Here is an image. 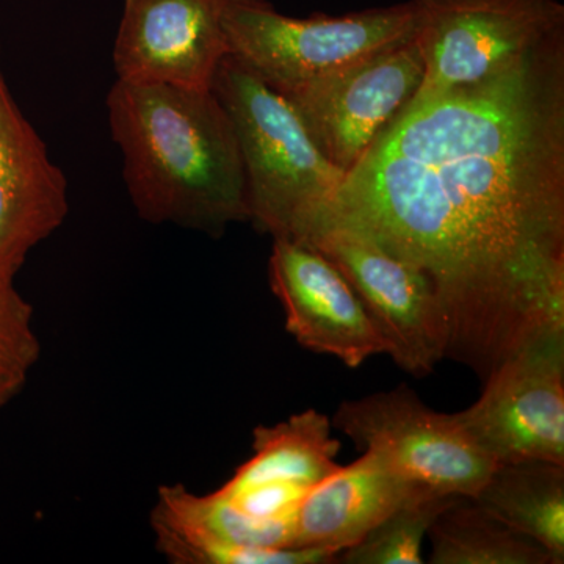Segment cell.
Segmentation results:
<instances>
[{
	"label": "cell",
	"instance_id": "ffe728a7",
	"mask_svg": "<svg viewBox=\"0 0 564 564\" xmlns=\"http://www.w3.org/2000/svg\"><path fill=\"white\" fill-rule=\"evenodd\" d=\"M24 383L25 378L14 377V375H0V406L9 402L11 397L17 395Z\"/></svg>",
	"mask_w": 564,
	"mask_h": 564
},
{
	"label": "cell",
	"instance_id": "d6986e66",
	"mask_svg": "<svg viewBox=\"0 0 564 564\" xmlns=\"http://www.w3.org/2000/svg\"><path fill=\"white\" fill-rule=\"evenodd\" d=\"M40 356L32 325V307L14 289L0 280V375L28 378Z\"/></svg>",
	"mask_w": 564,
	"mask_h": 564
},
{
	"label": "cell",
	"instance_id": "9c48e42d",
	"mask_svg": "<svg viewBox=\"0 0 564 564\" xmlns=\"http://www.w3.org/2000/svg\"><path fill=\"white\" fill-rule=\"evenodd\" d=\"M422 79L421 51L413 39L282 96L318 151L348 174L413 101Z\"/></svg>",
	"mask_w": 564,
	"mask_h": 564
},
{
	"label": "cell",
	"instance_id": "3957f363",
	"mask_svg": "<svg viewBox=\"0 0 564 564\" xmlns=\"http://www.w3.org/2000/svg\"><path fill=\"white\" fill-rule=\"evenodd\" d=\"M212 91L239 140L250 221L273 240L299 242L347 174L318 151L292 104L231 54L218 66Z\"/></svg>",
	"mask_w": 564,
	"mask_h": 564
},
{
	"label": "cell",
	"instance_id": "ac0fdd59",
	"mask_svg": "<svg viewBox=\"0 0 564 564\" xmlns=\"http://www.w3.org/2000/svg\"><path fill=\"white\" fill-rule=\"evenodd\" d=\"M454 499L437 494L415 497L397 508L361 541L340 551L336 563L422 564L423 541L430 527Z\"/></svg>",
	"mask_w": 564,
	"mask_h": 564
},
{
	"label": "cell",
	"instance_id": "7c38bea8",
	"mask_svg": "<svg viewBox=\"0 0 564 564\" xmlns=\"http://www.w3.org/2000/svg\"><path fill=\"white\" fill-rule=\"evenodd\" d=\"M68 210V181L14 101L0 65V280H14Z\"/></svg>",
	"mask_w": 564,
	"mask_h": 564
},
{
	"label": "cell",
	"instance_id": "6da1fadb",
	"mask_svg": "<svg viewBox=\"0 0 564 564\" xmlns=\"http://www.w3.org/2000/svg\"><path fill=\"white\" fill-rule=\"evenodd\" d=\"M322 228L421 270L447 358L484 380L564 326V32L499 76L408 104L299 242Z\"/></svg>",
	"mask_w": 564,
	"mask_h": 564
},
{
	"label": "cell",
	"instance_id": "52a82bcc",
	"mask_svg": "<svg viewBox=\"0 0 564 564\" xmlns=\"http://www.w3.org/2000/svg\"><path fill=\"white\" fill-rule=\"evenodd\" d=\"M480 399L455 414L496 464L564 466V326L534 334L488 377Z\"/></svg>",
	"mask_w": 564,
	"mask_h": 564
},
{
	"label": "cell",
	"instance_id": "2e32d148",
	"mask_svg": "<svg viewBox=\"0 0 564 564\" xmlns=\"http://www.w3.org/2000/svg\"><path fill=\"white\" fill-rule=\"evenodd\" d=\"M489 514L564 563V466L545 462L496 464L473 497Z\"/></svg>",
	"mask_w": 564,
	"mask_h": 564
},
{
	"label": "cell",
	"instance_id": "4fadbf2b",
	"mask_svg": "<svg viewBox=\"0 0 564 564\" xmlns=\"http://www.w3.org/2000/svg\"><path fill=\"white\" fill-rule=\"evenodd\" d=\"M426 494L433 492L404 478L380 456L364 452L307 492L296 511L292 545L344 551L397 508Z\"/></svg>",
	"mask_w": 564,
	"mask_h": 564
},
{
	"label": "cell",
	"instance_id": "e0dca14e",
	"mask_svg": "<svg viewBox=\"0 0 564 564\" xmlns=\"http://www.w3.org/2000/svg\"><path fill=\"white\" fill-rule=\"evenodd\" d=\"M426 538L432 564H552L541 545L494 518L473 497H455Z\"/></svg>",
	"mask_w": 564,
	"mask_h": 564
},
{
	"label": "cell",
	"instance_id": "8992f818",
	"mask_svg": "<svg viewBox=\"0 0 564 564\" xmlns=\"http://www.w3.org/2000/svg\"><path fill=\"white\" fill-rule=\"evenodd\" d=\"M333 429L383 458L426 491L474 497L496 463L464 432L455 414L437 413L408 386L340 403Z\"/></svg>",
	"mask_w": 564,
	"mask_h": 564
},
{
	"label": "cell",
	"instance_id": "ba28073f",
	"mask_svg": "<svg viewBox=\"0 0 564 564\" xmlns=\"http://www.w3.org/2000/svg\"><path fill=\"white\" fill-rule=\"evenodd\" d=\"M299 243L322 252L350 282L403 372L425 377L447 358V318L421 270L344 229H317Z\"/></svg>",
	"mask_w": 564,
	"mask_h": 564
},
{
	"label": "cell",
	"instance_id": "5b68a950",
	"mask_svg": "<svg viewBox=\"0 0 564 564\" xmlns=\"http://www.w3.org/2000/svg\"><path fill=\"white\" fill-rule=\"evenodd\" d=\"M423 79L413 99L491 79L564 32L556 0H414Z\"/></svg>",
	"mask_w": 564,
	"mask_h": 564
},
{
	"label": "cell",
	"instance_id": "9a60e30c",
	"mask_svg": "<svg viewBox=\"0 0 564 564\" xmlns=\"http://www.w3.org/2000/svg\"><path fill=\"white\" fill-rule=\"evenodd\" d=\"M339 440L333 436L328 415L306 410L273 426L254 430L251 458L243 463L221 491L280 484L313 489L339 469Z\"/></svg>",
	"mask_w": 564,
	"mask_h": 564
},
{
	"label": "cell",
	"instance_id": "7a4b0ae2",
	"mask_svg": "<svg viewBox=\"0 0 564 564\" xmlns=\"http://www.w3.org/2000/svg\"><path fill=\"white\" fill-rule=\"evenodd\" d=\"M107 113L143 220L214 237L250 221L239 140L214 91L115 80Z\"/></svg>",
	"mask_w": 564,
	"mask_h": 564
},
{
	"label": "cell",
	"instance_id": "5bb4252c",
	"mask_svg": "<svg viewBox=\"0 0 564 564\" xmlns=\"http://www.w3.org/2000/svg\"><path fill=\"white\" fill-rule=\"evenodd\" d=\"M293 519L245 513L215 491L198 496L184 486H163L152 514L158 547L173 562L209 564L225 547H293Z\"/></svg>",
	"mask_w": 564,
	"mask_h": 564
},
{
	"label": "cell",
	"instance_id": "277c9868",
	"mask_svg": "<svg viewBox=\"0 0 564 564\" xmlns=\"http://www.w3.org/2000/svg\"><path fill=\"white\" fill-rule=\"evenodd\" d=\"M223 28L229 54L281 93L413 40L414 0L343 17H285L267 0H228Z\"/></svg>",
	"mask_w": 564,
	"mask_h": 564
},
{
	"label": "cell",
	"instance_id": "30bf717a",
	"mask_svg": "<svg viewBox=\"0 0 564 564\" xmlns=\"http://www.w3.org/2000/svg\"><path fill=\"white\" fill-rule=\"evenodd\" d=\"M228 0H124L113 46L117 80L212 90L229 54Z\"/></svg>",
	"mask_w": 564,
	"mask_h": 564
},
{
	"label": "cell",
	"instance_id": "8fae6325",
	"mask_svg": "<svg viewBox=\"0 0 564 564\" xmlns=\"http://www.w3.org/2000/svg\"><path fill=\"white\" fill-rule=\"evenodd\" d=\"M270 285L285 314V329L303 348L358 369L388 355V344L350 282L328 258L292 240L274 239Z\"/></svg>",
	"mask_w": 564,
	"mask_h": 564
}]
</instances>
